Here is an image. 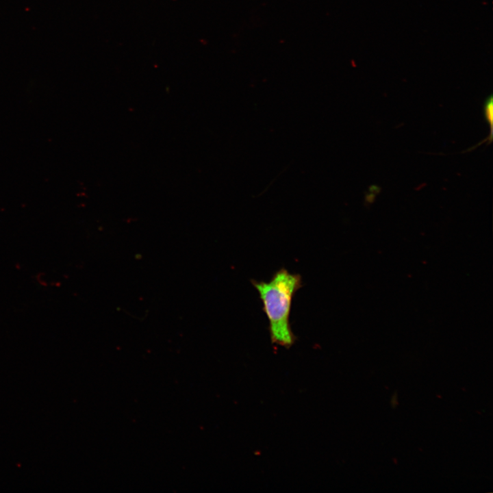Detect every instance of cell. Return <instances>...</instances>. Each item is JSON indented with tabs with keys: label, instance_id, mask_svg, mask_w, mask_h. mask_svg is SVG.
I'll return each mask as SVG.
<instances>
[{
	"label": "cell",
	"instance_id": "7a4b0ae2",
	"mask_svg": "<svg viewBox=\"0 0 493 493\" xmlns=\"http://www.w3.org/2000/svg\"><path fill=\"white\" fill-rule=\"evenodd\" d=\"M485 116L486 117L487 121L490 123V126L492 129V96L490 95L488 98H487L485 106Z\"/></svg>",
	"mask_w": 493,
	"mask_h": 493
},
{
	"label": "cell",
	"instance_id": "6da1fadb",
	"mask_svg": "<svg viewBox=\"0 0 493 493\" xmlns=\"http://www.w3.org/2000/svg\"><path fill=\"white\" fill-rule=\"evenodd\" d=\"M263 303L268 320L271 342L290 349L296 341L290 323L292 300L302 287L299 274L290 273L284 268L277 270L268 282L251 280Z\"/></svg>",
	"mask_w": 493,
	"mask_h": 493
}]
</instances>
